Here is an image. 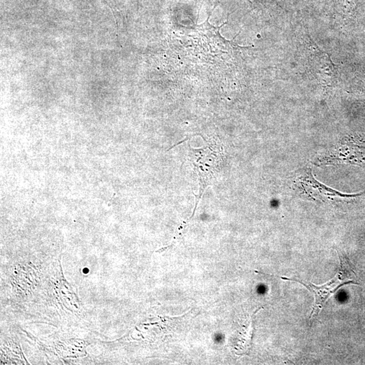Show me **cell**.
Listing matches in <instances>:
<instances>
[{"label":"cell","instance_id":"cell-2","mask_svg":"<svg viewBox=\"0 0 365 365\" xmlns=\"http://www.w3.org/2000/svg\"><path fill=\"white\" fill-rule=\"evenodd\" d=\"M296 187L300 194L312 200L323 202L341 200V198H355L365 194V192L357 194H345L332 190L314 179L310 169H306L296 179Z\"/></svg>","mask_w":365,"mask_h":365},{"label":"cell","instance_id":"cell-1","mask_svg":"<svg viewBox=\"0 0 365 365\" xmlns=\"http://www.w3.org/2000/svg\"><path fill=\"white\" fill-rule=\"evenodd\" d=\"M339 259H340V267L336 275L332 279L326 284L321 285V286H316L311 283L308 284L302 282L301 281L297 280L295 279L288 278V277H282V279L284 280L292 281L300 283L304 286H305L307 289H309L314 294V304L312 307L311 313L310 317V324L312 326L315 319H317L318 316L321 311L325 305L329 300V298L333 295L336 293L340 288L346 285L353 284L359 285L358 283L352 280V277L355 275L354 270L352 269L350 262L346 257L344 256H340L339 254Z\"/></svg>","mask_w":365,"mask_h":365}]
</instances>
